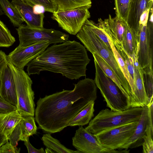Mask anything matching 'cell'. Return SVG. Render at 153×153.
<instances>
[{"label":"cell","mask_w":153,"mask_h":153,"mask_svg":"<svg viewBox=\"0 0 153 153\" xmlns=\"http://www.w3.org/2000/svg\"><path fill=\"white\" fill-rule=\"evenodd\" d=\"M20 151V148L14 146L8 140L0 147V153H19Z\"/></svg>","instance_id":"cell-35"},{"label":"cell","mask_w":153,"mask_h":153,"mask_svg":"<svg viewBox=\"0 0 153 153\" xmlns=\"http://www.w3.org/2000/svg\"><path fill=\"white\" fill-rule=\"evenodd\" d=\"M50 45L43 42L25 47H17L7 55L8 59L16 67L23 69L32 60L40 55Z\"/></svg>","instance_id":"cell-12"},{"label":"cell","mask_w":153,"mask_h":153,"mask_svg":"<svg viewBox=\"0 0 153 153\" xmlns=\"http://www.w3.org/2000/svg\"><path fill=\"white\" fill-rule=\"evenodd\" d=\"M151 8L147 9L143 12L140 17L139 21V29L140 31L143 26L146 24L147 23L149 11Z\"/></svg>","instance_id":"cell-39"},{"label":"cell","mask_w":153,"mask_h":153,"mask_svg":"<svg viewBox=\"0 0 153 153\" xmlns=\"http://www.w3.org/2000/svg\"><path fill=\"white\" fill-rule=\"evenodd\" d=\"M109 42L119 66L128 83V75L127 66L125 62L120 54L116 49L112 41L109 39Z\"/></svg>","instance_id":"cell-34"},{"label":"cell","mask_w":153,"mask_h":153,"mask_svg":"<svg viewBox=\"0 0 153 153\" xmlns=\"http://www.w3.org/2000/svg\"><path fill=\"white\" fill-rule=\"evenodd\" d=\"M143 107L130 108L120 112L102 109L85 128L94 135L111 128L135 121H138Z\"/></svg>","instance_id":"cell-4"},{"label":"cell","mask_w":153,"mask_h":153,"mask_svg":"<svg viewBox=\"0 0 153 153\" xmlns=\"http://www.w3.org/2000/svg\"><path fill=\"white\" fill-rule=\"evenodd\" d=\"M76 35L88 51L92 54L99 56L111 68L130 98L131 95L130 85L119 66L112 49L109 48L84 23Z\"/></svg>","instance_id":"cell-3"},{"label":"cell","mask_w":153,"mask_h":153,"mask_svg":"<svg viewBox=\"0 0 153 153\" xmlns=\"http://www.w3.org/2000/svg\"><path fill=\"white\" fill-rule=\"evenodd\" d=\"M153 12L152 10L150 11L147 23L143 26L139 34L137 59L142 69L148 66L153 67Z\"/></svg>","instance_id":"cell-10"},{"label":"cell","mask_w":153,"mask_h":153,"mask_svg":"<svg viewBox=\"0 0 153 153\" xmlns=\"http://www.w3.org/2000/svg\"><path fill=\"white\" fill-rule=\"evenodd\" d=\"M153 131H152L148 125L147 127L146 134L143 137V141L142 146L143 153H153Z\"/></svg>","instance_id":"cell-32"},{"label":"cell","mask_w":153,"mask_h":153,"mask_svg":"<svg viewBox=\"0 0 153 153\" xmlns=\"http://www.w3.org/2000/svg\"><path fill=\"white\" fill-rule=\"evenodd\" d=\"M89 59L84 46L75 40H67L48 47L27 65L29 75L48 71L61 74L69 79L86 76Z\"/></svg>","instance_id":"cell-2"},{"label":"cell","mask_w":153,"mask_h":153,"mask_svg":"<svg viewBox=\"0 0 153 153\" xmlns=\"http://www.w3.org/2000/svg\"><path fill=\"white\" fill-rule=\"evenodd\" d=\"M98 23L114 45H122L123 35L126 22L116 16L112 18L109 14L108 19L103 20L99 18Z\"/></svg>","instance_id":"cell-14"},{"label":"cell","mask_w":153,"mask_h":153,"mask_svg":"<svg viewBox=\"0 0 153 153\" xmlns=\"http://www.w3.org/2000/svg\"><path fill=\"white\" fill-rule=\"evenodd\" d=\"M134 70V89L130 98L131 108L142 107L149 104L148 97L144 88L143 70L139 65L136 56L133 57Z\"/></svg>","instance_id":"cell-13"},{"label":"cell","mask_w":153,"mask_h":153,"mask_svg":"<svg viewBox=\"0 0 153 153\" xmlns=\"http://www.w3.org/2000/svg\"><path fill=\"white\" fill-rule=\"evenodd\" d=\"M33 6L37 5L42 6L45 11L53 13L57 11V9L52 0H24Z\"/></svg>","instance_id":"cell-33"},{"label":"cell","mask_w":153,"mask_h":153,"mask_svg":"<svg viewBox=\"0 0 153 153\" xmlns=\"http://www.w3.org/2000/svg\"><path fill=\"white\" fill-rule=\"evenodd\" d=\"M11 2L27 25L33 28H43V13H35L34 7L24 0H12Z\"/></svg>","instance_id":"cell-17"},{"label":"cell","mask_w":153,"mask_h":153,"mask_svg":"<svg viewBox=\"0 0 153 153\" xmlns=\"http://www.w3.org/2000/svg\"><path fill=\"white\" fill-rule=\"evenodd\" d=\"M16 109V106L7 101L0 96V114Z\"/></svg>","instance_id":"cell-36"},{"label":"cell","mask_w":153,"mask_h":153,"mask_svg":"<svg viewBox=\"0 0 153 153\" xmlns=\"http://www.w3.org/2000/svg\"><path fill=\"white\" fill-rule=\"evenodd\" d=\"M94 59L95 60L100 68L105 75L112 80L118 86L123 94L129 100V97L122 86L118 77L113 70L104 60L99 56L92 54Z\"/></svg>","instance_id":"cell-26"},{"label":"cell","mask_w":153,"mask_h":153,"mask_svg":"<svg viewBox=\"0 0 153 153\" xmlns=\"http://www.w3.org/2000/svg\"><path fill=\"white\" fill-rule=\"evenodd\" d=\"M0 96L16 107L17 100L13 74L8 64L4 68L0 81Z\"/></svg>","instance_id":"cell-18"},{"label":"cell","mask_w":153,"mask_h":153,"mask_svg":"<svg viewBox=\"0 0 153 153\" xmlns=\"http://www.w3.org/2000/svg\"><path fill=\"white\" fill-rule=\"evenodd\" d=\"M122 45L124 50L131 57L138 53L139 41L135 34L126 23L123 37Z\"/></svg>","instance_id":"cell-21"},{"label":"cell","mask_w":153,"mask_h":153,"mask_svg":"<svg viewBox=\"0 0 153 153\" xmlns=\"http://www.w3.org/2000/svg\"><path fill=\"white\" fill-rule=\"evenodd\" d=\"M116 16L126 22L130 0H114Z\"/></svg>","instance_id":"cell-31"},{"label":"cell","mask_w":153,"mask_h":153,"mask_svg":"<svg viewBox=\"0 0 153 153\" xmlns=\"http://www.w3.org/2000/svg\"><path fill=\"white\" fill-rule=\"evenodd\" d=\"M95 102H90L69 122L68 126H83L88 124L94 116Z\"/></svg>","instance_id":"cell-22"},{"label":"cell","mask_w":153,"mask_h":153,"mask_svg":"<svg viewBox=\"0 0 153 153\" xmlns=\"http://www.w3.org/2000/svg\"><path fill=\"white\" fill-rule=\"evenodd\" d=\"M22 117L16 109L0 114V134L8 138Z\"/></svg>","instance_id":"cell-20"},{"label":"cell","mask_w":153,"mask_h":153,"mask_svg":"<svg viewBox=\"0 0 153 153\" xmlns=\"http://www.w3.org/2000/svg\"><path fill=\"white\" fill-rule=\"evenodd\" d=\"M37 130L34 117H23L8 138V140L17 146L19 141H24L29 139V137L36 134Z\"/></svg>","instance_id":"cell-16"},{"label":"cell","mask_w":153,"mask_h":153,"mask_svg":"<svg viewBox=\"0 0 153 153\" xmlns=\"http://www.w3.org/2000/svg\"><path fill=\"white\" fill-rule=\"evenodd\" d=\"M16 29L20 47L43 42H48L50 44L62 43L68 40L69 37L68 34L54 29L33 28L22 24Z\"/></svg>","instance_id":"cell-7"},{"label":"cell","mask_w":153,"mask_h":153,"mask_svg":"<svg viewBox=\"0 0 153 153\" xmlns=\"http://www.w3.org/2000/svg\"><path fill=\"white\" fill-rule=\"evenodd\" d=\"M8 65L13 74L17 97L16 110L22 117H34L35 105L33 82L29 75L22 69L16 67L8 60Z\"/></svg>","instance_id":"cell-5"},{"label":"cell","mask_w":153,"mask_h":153,"mask_svg":"<svg viewBox=\"0 0 153 153\" xmlns=\"http://www.w3.org/2000/svg\"><path fill=\"white\" fill-rule=\"evenodd\" d=\"M57 11L71 10L79 7L91 5V0H52Z\"/></svg>","instance_id":"cell-27"},{"label":"cell","mask_w":153,"mask_h":153,"mask_svg":"<svg viewBox=\"0 0 153 153\" xmlns=\"http://www.w3.org/2000/svg\"><path fill=\"white\" fill-rule=\"evenodd\" d=\"M142 69L143 83L149 104L153 98V67L148 66Z\"/></svg>","instance_id":"cell-28"},{"label":"cell","mask_w":153,"mask_h":153,"mask_svg":"<svg viewBox=\"0 0 153 153\" xmlns=\"http://www.w3.org/2000/svg\"><path fill=\"white\" fill-rule=\"evenodd\" d=\"M8 62L7 55L4 52L0 50V81L2 71Z\"/></svg>","instance_id":"cell-37"},{"label":"cell","mask_w":153,"mask_h":153,"mask_svg":"<svg viewBox=\"0 0 153 153\" xmlns=\"http://www.w3.org/2000/svg\"><path fill=\"white\" fill-rule=\"evenodd\" d=\"M91 5L52 13L51 18L56 21L59 27L69 34L76 35L86 20L90 17L89 9Z\"/></svg>","instance_id":"cell-8"},{"label":"cell","mask_w":153,"mask_h":153,"mask_svg":"<svg viewBox=\"0 0 153 153\" xmlns=\"http://www.w3.org/2000/svg\"><path fill=\"white\" fill-rule=\"evenodd\" d=\"M114 46L123 59L126 65L128 75V83L131 89V96L134 89V70L133 57L130 56L124 50L122 45Z\"/></svg>","instance_id":"cell-25"},{"label":"cell","mask_w":153,"mask_h":153,"mask_svg":"<svg viewBox=\"0 0 153 153\" xmlns=\"http://www.w3.org/2000/svg\"><path fill=\"white\" fill-rule=\"evenodd\" d=\"M4 13L2 10L0 6V16H1L4 14Z\"/></svg>","instance_id":"cell-42"},{"label":"cell","mask_w":153,"mask_h":153,"mask_svg":"<svg viewBox=\"0 0 153 153\" xmlns=\"http://www.w3.org/2000/svg\"><path fill=\"white\" fill-rule=\"evenodd\" d=\"M153 0H130L126 22L139 41V21L143 12L153 7Z\"/></svg>","instance_id":"cell-15"},{"label":"cell","mask_w":153,"mask_h":153,"mask_svg":"<svg viewBox=\"0 0 153 153\" xmlns=\"http://www.w3.org/2000/svg\"><path fill=\"white\" fill-rule=\"evenodd\" d=\"M84 24L100 39L110 49H111L109 41V39L106 35L104 30L98 23L87 19Z\"/></svg>","instance_id":"cell-30"},{"label":"cell","mask_w":153,"mask_h":153,"mask_svg":"<svg viewBox=\"0 0 153 153\" xmlns=\"http://www.w3.org/2000/svg\"><path fill=\"white\" fill-rule=\"evenodd\" d=\"M15 41L10 30L0 19V47H9Z\"/></svg>","instance_id":"cell-29"},{"label":"cell","mask_w":153,"mask_h":153,"mask_svg":"<svg viewBox=\"0 0 153 153\" xmlns=\"http://www.w3.org/2000/svg\"><path fill=\"white\" fill-rule=\"evenodd\" d=\"M72 90L62 91L40 98L35 109V120L44 132H59L90 102L97 98V87L93 79L80 80Z\"/></svg>","instance_id":"cell-1"},{"label":"cell","mask_w":153,"mask_h":153,"mask_svg":"<svg viewBox=\"0 0 153 153\" xmlns=\"http://www.w3.org/2000/svg\"><path fill=\"white\" fill-rule=\"evenodd\" d=\"M8 140V138L6 136L0 134V147Z\"/></svg>","instance_id":"cell-40"},{"label":"cell","mask_w":153,"mask_h":153,"mask_svg":"<svg viewBox=\"0 0 153 153\" xmlns=\"http://www.w3.org/2000/svg\"><path fill=\"white\" fill-rule=\"evenodd\" d=\"M148 125V108L146 105L143 107L141 116L133 135L120 150H128V149L135 148L142 146L143 141V137L146 134Z\"/></svg>","instance_id":"cell-19"},{"label":"cell","mask_w":153,"mask_h":153,"mask_svg":"<svg viewBox=\"0 0 153 153\" xmlns=\"http://www.w3.org/2000/svg\"><path fill=\"white\" fill-rule=\"evenodd\" d=\"M45 153H54L50 149L46 148L45 150Z\"/></svg>","instance_id":"cell-41"},{"label":"cell","mask_w":153,"mask_h":153,"mask_svg":"<svg viewBox=\"0 0 153 153\" xmlns=\"http://www.w3.org/2000/svg\"><path fill=\"white\" fill-rule=\"evenodd\" d=\"M24 144L27 148L29 153H45L43 148L37 149L34 148L30 143L29 139L24 141Z\"/></svg>","instance_id":"cell-38"},{"label":"cell","mask_w":153,"mask_h":153,"mask_svg":"<svg viewBox=\"0 0 153 153\" xmlns=\"http://www.w3.org/2000/svg\"><path fill=\"white\" fill-rule=\"evenodd\" d=\"M41 140L43 144L54 153H81L78 151L69 149L62 145L57 139L53 137L51 133H47L43 135Z\"/></svg>","instance_id":"cell-24"},{"label":"cell","mask_w":153,"mask_h":153,"mask_svg":"<svg viewBox=\"0 0 153 153\" xmlns=\"http://www.w3.org/2000/svg\"><path fill=\"white\" fill-rule=\"evenodd\" d=\"M0 6L14 27H18L22 24L24 21L11 2L8 0H0Z\"/></svg>","instance_id":"cell-23"},{"label":"cell","mask_w":153,"mask_h":153,"mask_svg":"<svg viewBox=\"0 0 153 153\" xmlns=\"http://www.w3.org/2000/svg\"><path fill=\"white\" fill-rule=\"evenodd\" d=\"M138 123L135 121L124 124L94 135L104 147L120 150L133 135Z\"/></svg>","instance_id":"cell-9"},{"label":"cell","mask_w":153,"mask_h":153,"mask_svg":"<svg viewBox=\"0 0 153 153\" xmlns=\"http://www.w3.org/2000/svg\"><path fill=\"white\" fill-rule=\"evenodd\" d=\"M94 62L95 69L94 80L106 103V106L111 110L117 112L125 111L131 108L128 98L105 75L94 59Z\"/></svg>","instance_id":"cell-6"},{"label":"cell","mask_w":153,"mask_h":153,"mask_svg":"<svg viewBox=\"0 0 153 153\" xmlns=\"http://www.w3.org/2000/svg\"><path fill=\"white\" fill-rule=\"evenodd\" d=\"M72 140L73 146L81 153H125L129 152L127 149L117 151L104 147L95 136L82 126H79Z\"/></svg>","instance_id":"cell-11"}]
</instances>
